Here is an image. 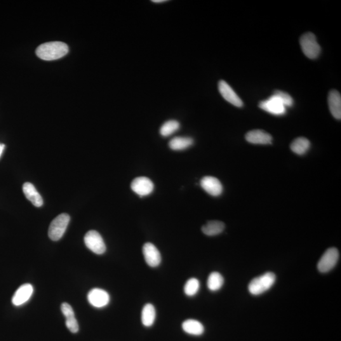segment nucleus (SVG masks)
<instances>
[{
  "instance_id": "nucleus-1",
  "label": "nucleus",
  "mask_w": 341,
  "mask_h": 341,
  "mask_svg": "<svg viewBox=\"0 0 341 341\" xmlns=\"http://www.w3.org/2000/svg\"><path fill=\"white\" fill-rule=\"evenodd\" d=\"M36 55L46 61L58 60L67 55L68 47L62 42H49L42 44L36 49Z\"/></svg>"
},
{
  "instance_id": "nucleus-2",
  "label": "nucleus",
  "mask_w": 341,
  "mask_h": 341,
  "mask_svg": "<svg viewBox=\"0 0 341 341\" xmlns=\"http://www.w3.org/2000/svg\"><path fill=\"white\" fill-rule=\"evenodd\" d=\"M276 279V275L271 272L265 273L262 276L255 277L249 284V292L254 296L262 295L274 285Z\"/></svg>"
},
{
  "instance_id": "nucleus-3",
  "label": "nucleus",
  "mask_w": 341,
  "mask_h": 341,
  "mask_svg": "<svg viewBox=\"0 0 341 341\" xmlns=\"http://www.w3.org/2000/svg\"><path fill=\"white\" fill-rule=\"evenodd\" d=\"M300 42L303 53L307 58L314 60L319 57L321 48L313 33H305L301 37Z\"/></svg>"
},
{
  "instance_id": "nucleus-4",
  "label": "nucleus",
  "mask_w": 341,
  "mask_h": 341,
  "mask_svg": "<svg viewBox=\"0 0 341 341\" xmlns=\"http://www.w3.org/2000/svg\"><path fill=\"white\" fill-rule=\"evenodd\" d=\"M70 220V216L67 214H62L53 220L49 227V238L55 241L60 240L65 234Z\"/></svg>"
},
{
  "instance_id": "nucleus-5",
  "label": "nucleus",
  "mask_w": 341,
  "mask_h": 341,
  "mask_svg": "<svg viewBox=\"0 0 341 341\" xmlns=\"http://www.w3.org/2000/svg\"><path fill=\"white\" fill-rule=\"evenodd\" d=\"M84 242L89 250L97 255H102L107 250L102 236L95 230H91L87 232L84 237Z\"/></svg>"
},
{
  "instance_id": "nucleus-6",
  "label": "nucleus",
  "mask_w": 341,
  "mask_h": 341,
  "mask_svg": "<svg viewBox=\"0 0 341 341\" xmlns=\"http://www.w3.org/2000/svg\"><path fill=\"white\" fill-rule=\"evenodd\" d=\"M340 253L337 248H329L319 261L317 268L320 272L326 273L331 271L338 262Z\"/></svg>"
},
{
  "instance_id": "nucleus-7",
  "label": "nucleus",
  "mask_w": 341,
  "mask_h": 341,
  "mask_svg": "<svg viewBox=\"0 0 341 341\" xmlns=\"http://www.w3.org/2000/svg\"><path fill=\"white\" fill-rule=\"evenodd\" d=\"M259 107L269 114L276 116H281L286 113V107L283 101L274 95L266 100L261 101Z\"/></svg>"
},
{
  "instance_id": "nucleus-8",
  "label": "nucleus",
  "mask_w": 341,
  "mask_h": 341,
  "mask_svg": "<svg viewBox=\"0 0 341 341\" xmlns=\"http://www.w3.org/2000/svg\"><path fill=\"white\" fill-rule=\"evenodd\" d=\"M218 89L221 95L230 104L238 108L243 107V101L227 82L225 81L219 82Z\"/></svg>"
},
{
  "instance_id": "nucleus-9",
  "label": "nucleus",
  "mask_w": 341,
  "mask_h": 341,
  "mask_svg": "<svg viewBox=\"0 0 341 341\" xmlns=\"http://www.w3.org/2000/svg\"><path fill=\"white\" fill-rule=\"evenodd\" d=\"M131 189L140 197L147 196L154 190V185L149 178L138 177L131 182Z\"/></svg>"
},
{
  "instance_id": "nucleus-10",
  "label": "nucleus",
  "mask_w": 341,
  "mask_h": 341,
  "mask_svg": "<svg viewBox=\"0 0 341 341\" xmlns=\"http://www.w3.org/2000/svg\"><path fill=\"white\" fill-rule=\"evenodd\" d=\"M88 299L92 306L100 309L109 304L110 297L109 294L103 289L94 288L89 291Z\"/></svg>"
},
{
  "instance_id": "nucleus-11",
  "label": "nucleus",
  "mask_w": 341,
  "mask_h": 341,
  "mask_svg": "<svg viewBox=\"0 0 341 341\" xmlns=\"http://www.w3.org/2000/svg\"><path fill=\"white\" fill-rule=\"evenodd\" d=\"M145 262L149 266L156 267L161 262V255L156 246L150 243L144 244L142 249Z\"/></svg>"
},
{
  "instance_id": "nucleus-12",
  "label": "nucleus",
  "mask_w": 341,
  "mask_h": 341,
  "mask_svg": "<svg viewBox=\"0 0 341 341\" xmlns=\"http://www.w3.org/2000/svg\"><path fill=\"white\" fill-rule=\"evenodd\" d=\"M201 185L202 189L212 196H220L223 193V185L220 181L213 176H205L201 181Z\"/></svg>"
},
{
  "instance_id": "nucleus-13",
  "label": "nucleus",
  "mask_w": 341,
  "mask_h": 341,
  "mask_svg": "<svg viewBox=\"0 0 341 341\" xmlns=\"http://www.w3.org/2000/svg\"><path fill=\"white\" fill-rule=\"evenodd\" d=\"M34 288L30 284H24L19 287L12 297V303L13 305L18 306L24 304L31 298Z\"/></svg>"
},
{
  "instance_id": "nucleus-14",
  "label": "nucleus",
  "mask_w": 341,
  "mask_h": 341,
  "mask_svg": "<svg viewBox=\"0 0 341 341\" xmlns=\"http://www.w3.org/2000/svg\"><path fill=\"white\" fill-rule=\"evenodd\" d=\"M245 138L247 142L253 144H270L272 141V136L266 131L262 130L249 131L246 134Z\"/></svg>"
},
{
  "instance_id": "nucleus-15",
  "label": "nucleus",
  "mask_w": 341,
  "mask_h": 341,
  "mask_svg": "<svg viewBox=\"0 0 341 341\" xmlns=\"http://www.w3.org/2000/svg\"><path fill=\"white\" fill-rule=\"evenodd\" d=\"M329 109L333 116L337 119L341 118V96L338 91L332 90L328 97Z\"/></svg>"
},
{
  "instance_id": "nucleus-16",
  "label": "nucleus",
  "mask_w": 341,
  "mask_h": 341,
  "mask_svg": "<svg viewBox=\"0 0 341 341\" xmlns=\"http://www.w3.org/2000/svg\"><path fill=\"white\" fill-rule=\"evenodd\" d=\"M23 194H25L26 198L29 200L34 206L37 208L41 207L43 204V200H42L41 195L37 191L36 188L32 183L27 182L25 183L22 187Z\"/></svg>"
},
{
  "instance_id": "nucleus-17",
  "label": "nucleus",
  "mask_w": 341,
  "mask_h": 341,
  "mask_svg": "<svg viewBox=\"0 0 341 341\" xmlns=\"http://www.w3.org/2000/svg\"><path fill=\"white\" fill-rule=\"evenodd\" d=\"M225 228V225L221 221H211L202 227V231L207 236H213L221 234Z\"/></svg>"
},
{
  "instance_id": "nucleus-18",
  "label": "nucleus",
  "mask_w": 341,
  "mask_h": 341,
  "mask_svg": "<svg viewBox=\"0 0 341 341\" xmlns=\"http://www.w3.org/2000/svg\"><path fill=\"white\" fill-rule=\"evenodd\" d=\"M183 330L189 335L201 336L204 332V327L201 322L194 319L187 320L182 324Z\"/></svg>"
},
{
  "instance_id": "nucleus-19",
  "label": "nucleus",
  "mask_w": 341,
  "mask_h": 341,
  "mask_svg": "<svg viewBox=\"0 0 341 341\" xmlns=\"http://www.w3.org/2000/svg\"><path fill=\"white\" fill-rule=\"evenodd\" d=\"M194 142V139L192 138L176 136L169 141V147L173 150H183L191 147Z\"/></svg>"
},
{
  "instance_id": "nucleus-20",
  "label": "nucleus",
  "mask_w": 341,
  "mask_h": 341,
  "mask_svg": "<svg viewBox=\"0 0 341 341\" xmlns=\"http://www.w3.org/2000/svg\"><path fill=\"white\" fill-rule=\"evenodd\" d=\"M156 313L154 306L148 303L143 307L142 311V322L145 327H151L156 320Z\"/></svg>"
},
{
  "instance_id": "nucleus-21",
  "label": "nucleus",
  "mask_w": 341,
  "mask_h": 341,
  "mask_svg": "<svg viewBox=\"0 0 341 341\" xmlns=\"http://www.w3.org/2000/svg\"><path fill=\"white\" fill-rule=\"evenodd\" d=\"M310 142L307 138L299 137L296 138L291 144V149L298 155H303L309 150Z\"/></svg>"
},
{
  "instance_id": "nucleus-22",
  "label": "nucleus",
  "mask_w": 341,
  "mask_h": 341,
  "mask_svg": "<svg viewBox=\"0 0 341 341\" xmlns=\"http://www.w3.org/2000/svg\"><path fill=\"white\" fill-rule=\"evenodd\" d=\"M224 281V278L220 273L213 272L209 275L207 284L209 290L217 291L222 288Z\"/></svg>"
},
{
  "instance_id": "nucleus-23",
  "label": "nucleus",
  "mask_w": 341,
  "mask_h": 341,
  "mask_svg": "<svg viewBox=\"0 0 341 341\" xmlns=\"http://www.w3.org/2000/svg\"><path fill=\"white\" fill-rule=\"evenodd\" d=\"M180 128V124L178 121L175 119H171L165 122L160 128L159 132L161 136L164 137L173 135L176 131H177Z\"/></svg>"
},
{
  "instance_id": "nucleus-24",
  "label": "nucleus",
  "mask_w": 341,
  "mask_h": 341,
  "mask_svg": "<svg viewBox=\"0 0 341 341\" xmlns=\"http://www.w3.org/2000/svg\"><path fill=\"white\" fill-rule=\"evenodd\" d=\"M200 289V282L196 278L188 280L184 287V292L186 295L193 296L196 295Z\"/></svg>"
},
{
  "instance_id": "nucleus-25",
  "label": "nucleus",
  "mask_w": 341,
  "mask_h": 341,
  "mask_svg": "<svg viewBox=\"0 0 341 341\" xmlns=\"http://www.w3.org/2000/svg\"><path fill=\"white\" fill-rule=\"evenodd\" d=\"M274 95L277 96L280 100L283 101L286 107H291L293 105V99L289 94L285 93V92L276 91L274 93Z\"/></svg>"
},
{
  "instance_id": "nucleus-26",
  "label": "nucleus",
  "mask_w": 341,
  "mask_h": 341,
  "mask_svg": "<svg viewBox=\"0 0 341 341\" xmlns=\"http://www.w3.org/2000/svg\"><path fill=\"white\" fill-rule=\"evenodd\" d=\"M66 319V326L72 333H77L79 330L78 322L75 316L68 317Z\"/></svg>"
},
{
  "instance_id": "nucleus-27",
  "label": "nucleus",
  "mask_w": 341,
  "mask_h": 341,
  "mask_svg": "<svg viewBox=\"0 0 341 341\" xmlns=\"http://www.w3.org/2000/svg\"><path fill=\"white\" fill-rule=\"evenodd\" d=\"M61 310L64 315L65 318L68 317L75 316V313L72 307L67 303H63L61 306Z\"/></svg>"
},
{
  "instance_id": "nucleus-28",
  "label": "nucleus",
  "mask_w": 341,
  "mask_h": 341,
  "mask_svg": "<svg viewBox=\"0 0 341 341\" xmlns=\"http://www.w3.org/2000/svg\"><path fill=\"white\" fill-rule=\"evenodd\" d=\"M166 0H152V2L155 3H162L166 2Z\"/></svg>"
},
{
  "instance_id": "nucleus-29",
  "label": "nucleus",
  "mask_w": 341,
  "mask_h": 341,
  "mask_svg": "<svg viewBox=\"0 0 341 341\" xmlns=\"http://www.w3.org/2000/svg\"><path fill=\"white\" fill-rule=\"evenodd\" d=\"M4 148V145L0 144V157H1L2 153H3Z\"/></svg>"
}]
</instances>
